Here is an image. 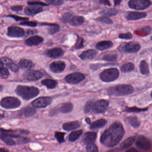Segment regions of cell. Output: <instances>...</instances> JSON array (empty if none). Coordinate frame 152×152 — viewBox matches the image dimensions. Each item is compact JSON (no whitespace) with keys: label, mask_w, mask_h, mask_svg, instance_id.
Instances as JSON below:
<instances>
[{"label":"cell","mask_w":152,"mask_h":152,"mask_svg":"<svg viewBox=\"0 0 152 152\" xmlns=\"http://www.w3.org/2000/svg\"><path fill=\"white\" fill-rule=\"evenodd\" d=\"M1 139L7 145L10 146L26 144L30 141V139L28 138L14 135L11 132H7L2 129L1 130Z\"/></svg>","instance_id":"2"},{"label":"cell","mask_w":152,"mask_h":152,"mask_svg":"<svg viewBox=\"0 0 152 152\" xmlns=\"http://www.w3.org/2000/svg\"><path fill=\"white\" fill-rule=\"evenodd\" d=\"M83 133L82 130L75 131L70 133L68 137V139L71 142H74L80 138Z\"/></svg>","instance_id":"32"},{"label":"cell","mask_w":152,"mask_h":152,"mask_svg":"<svg viewBox=\"0 0 152 152\" xmlns=\"http://www.w3.org/2000/svg\"><path fill=\"white\" fill-rule=\"evenodd\" d=\"M147 109V108H139L136 107H127L125 109V111L129 113H140L146 111Z\"/></svg>","instance_id":"42"},{"label":"cell","mask_w":152,"mask_h":152,"mask_svg":"<svg viewBox=\"0 0 152 152\" xmlns=\"http://www.w3.org/2000/svg\"><path fill=\"white\" fill-rule=\"evenodd\" d=\"M51 102L52 99L50 97H41L34 100L32 105L36 108H44L49 105Z\"/></svg>","instance_id":"11"},{"label":"cell","mask_w":152,"mask_h":152,"mask_svg":"<svg viewBox=\"0 0 152 152\" xmlns=\"http://www.w3.org/2000/svg\"><path fill=\"white\" fill-rule=\"evenodd\" d=\"M128 121L131 125L133 128H138L140 126V121L136 116H130L128 117Z\"/></svg>","instance_id":"35"},{"label":"cell","mask_w":152,"mask_h":152,"mask_svg":"<svg viewBox=\"0 0 152 152\" xmlns=\"http://www.w3.org/2000/svg\"><path fill=\"white\" fill-rule=\"evenodd\" d=\"M42 84L44 86H46L48 88H55L57 85V82L55 80H51V79H45L42 81Z\"/></svg>","instance_id":"27"},{"label":"cell","mask_w":152,"mask_h":152,"mask_svg":"<svg viewBox=\"0 0 152 152\" xmlns=\"http://www.w3.org/2000/svg\"><path fill=\"white\" fill-rule=\"evenodd\" d=\"M36 31H34V30H29V31H27V34H35V33H36Z\"/></svg>","instance_id":"55"},{"label":"cell","mask_w":152,"mask_h":152,"mask_svg":"<svg viewBox=\"0 0 152 152\" xmlns=\"http://www.w3.org/2000/svg\"><path fill=\"white\" fill-rule=\"evenodd\" d=\"M81 123L79 121L65 123L63 125V129L66 131H71L80 128Z\"/></svg>","instance_id":"22"},{"label":"cell","mask_w":152,"mask_h":152,"mask_svg":"<svg viewBox=\"0 0 152 152\" xmlns=\"http://www.w3.org/2000/svg\"><path fill=\"white\" fill-rule=\"evenodd\" d=\"M134 69V65L132 63H128L123 65L121 67V71L124 73L132 72Z\"/></svg>","instance_id":"36"},{"label":"cell","mask_w":152,"mask_h":152,"mask_svg":"<svg viewBox=\"0 0 152 152\" xmlns=\"http://www.w3.org/2000/svg\"><path fill=\"white\" fill-rule=\"evenodd\" d=\"M121 2V0H115L114 1V4L115 6L120 5Z\"/></svg>","instance_id":"57"},{"label":"cell","mask_w":152,"mask_h":152,"mask_svg":"<svg viewBox=\"0 0 152 152\" xmlns=\"http://www.w3.org/2000/svg\"><path fill=\"white\" fill-rule=\"evenodd\" d=\"M73 108V106L72 103L67 102L62 104L59 107L58 110L62 113H68L72 112Z\"/></svg>","instance_id":"23"},{"label":"cell","mask_w":152,"mask_h":152,"mask_svg":"<svg viewBox=\"0 0 152 152\" xmlns=\"http://www.w3.org/2000/svg\"><path fill=\"white\" fill-rule=\"evenodd\" d=\"M11 10L14 11H20L23 10V7L20 6H13L11 8Z\"/></svg>","instance_id":"52"},{"label":"cell","mask_w":152,"mask_h":152,"mask_svg":"<svg viewBox=\"0 0 152 152\" xmlns=\"http://www.w3.org/2000/svg\"><path fill=\"white\" fill-rule=\"evenodd\" d=\"M97 54V52L94 50H88L83 52L80 57L83 60H90L95 58Z\"/></svg>","instance_id":"20"},{"label":"cell","mask_w":152,"mask_h":152,"mask_svg":"<svg viewBox=\"0 0 152 152\" xmlns=\"http://www.w3.org/2000/svg\"><path fill=\"white\" fill-rule=\"evenodd\" d=\"M119 11L115 9H107L99 12V14L103 16H113L116 15Z\"/></svg>","instance_id":"31"},{"label":"cell","mask_w":152,"mask_h":152,"mask_svg":"<svg viewBox=\"0 0 152 152\" xmlns=\"http://www.w3.org/2000/svg\"><path fill=\"white\" fill-rule=\"evenodd\" d=\"M151 96L152 97V92H151Z\"/></svg>","instance_id":"60"},{"label":"cell","mask_w":152,"mask_h":152,"mask_svg":"<svg viewBox=\"0 0 152 152\" xmlns=\"http://www.w3.org/2000/svg\"><path fill=\"white\" fill-rule=\"evenodd\" d=\"M135 138L133 137L128 138L121 144L120 148L121 150H124L129 148L134 143Z\"/></svg>","instance_id":"29"},{"label":"cell","mask_w":152,"mask_h":152,"mask_svg":"<svg viewBox=\"0 0 152 152\" xmlns=\"http://www.w3.org/2000/svg\"><path fill=\"white\" fill-rule=\"evenodd\" d=\"M152 2L148 0H131L129 2V6L132 9L144 10L151 6Z\"/></svg>","instance_id":"8"},{"label":"cell","mask_w":152,"mask_h":152,"mask_svg":"<svg viewBox=\"0 0 152 152\" xmlns=\"http://www.w3.org/2000/svg\"><path fill=\"white\" fill-rule=\"evenodd\" d=\"M87 152H99L97 147L94 143L87 145Z\"/></svg>","instance_id":"45"},{"label":"cell","mask_w":152,"mask_h":152,"mask_svg":"<svg viewBox=\"0 0 152 152\" xmlns=\"http://www.w3.org/2000/svg\"><path fill=\"white\" fill-rule=\"evenodd\" d=\"M113 44L109 41H104L98 42L96 45V48L99 50H104L112 48Z\"/></svg>","instance_id":"25"},{"label":"cell","mask_w":152,"mask_h":152,"mask_svg":"<svg viewBox=\"0 0 152 152\" xmlns=\"http://www.w3.org/2000/svg\"><path fill=\"white\" fill-rule=\"evenodd\" d=\"M134 91L132 86L127 84H121L110 87L107 93L110 96H124L132 94Z\"/></svg>","instance_id":"4"},{"label":"cell","mask_w":152,"mask_h":152,"mask_svg":"<svg viewBox=\"0 0 152 152\" xmlns=\"http://www.w3.org/2000/svg\"><path fill=\"white\" fill-rule=\"evenodd\" d=\"M0 152H9L7 149L5 148H1L0 149Z\"/></svg>","instance_id":"59"},{"label":"cell","mask_w":152,"mask_h":152,"mask_svg":"<svg viewBox=\"0 0 152 152\" xmlns=\"http://www.w3.org/2000/svg\"><path fill=\"white\" fill-rule=\"evenodd\" d=\"M19 65L20 67L23 69H28L33 67L34 64L31 60L26 59H22L19 61Z\"/></svg>","instance_id":"28"},{"label":"cell","mask_w":152,"mask_h":152,"mask_svg":"<svg viewBox=\"0 0 152 152\" xmlns=\"http://www.w3.org/2000/svg\"><path fill=\"white\" fill-rule=\"evenodd\" d=\"M94 103L93 100H90L88 101L85 104V106H84V111L85 113H90L91 111L93 110L94 108Z\"/></svg>","instance_id":"37"},{"label":"cell","mask_w":152,"mask_h":152,"mask_svg":"<svg viewBox=\"0 0 152 152\" xmlns=\"http://www.w3.org/2000/svg\"><path fill=\"white\" fill-rule=\"evenodd\" d=\"M46 1L48 4L54 5V6H59L63 4L64 2L63 1H59V0H48V1Z\"/></svg>","instance_id":"47"},{"label":"cell","mask_w":152,"mask_h":152,"mask_svg":"<svg viewBox=\"0 0 152 152\" xmlns=\"http://www.w3.org/2000/svg\"><path fill=\"white\" fill-rule=\"evenodd\" d=\"M96 133L95 132H89L84 134L83 141L86 145H89L94 143L96 139Z\"/></svg>","instance_id":"19"},{"label":"cell","mask_w":152,"mask_h":152,"mask_svg":"<svg viewBox=\"0 0 152 152\" xmlns=\"http://www.w3.org/2000/svg\"><path fill=\"white\" fill-rule=\"evenodd\" d=\"M21 101L14 97H7L1 99V106L7 109H15L21 105Z\"/></svg>","instance_id":"6"},{"label":"cell","mask_w":152,"mask_h":152,"mask_svg":"<svg viewBox=\"0 0 152 152\" xmlns=\"http://www.w3.org/2000/svg\"><path fill=\"white\" fill-rule=\"evenodd\" d=\"M107 121L104 119H100L95 121L91 124L90 129L91 130H96L103 128L106 124Z\"/></svg>","instance_id":"26"},{"label":"cell","mask_w":152,"mask_h":152,"mask_svg":"<svg viewBox=\"0 0 152 152\" xmlns=\"http://www.w3.org/2000/svg\"><path fill=\"white\" fill-rule=\"evenodd\" d=\"M28 5L30 6H48V4H45L43 2L40 1H29L27 2Z\"/></svg>","instance_id":"50"},{"label":"cell","mask_w":152,"mask_h":152,"mask_svg":"<svg viewBox=\"0 0 152 152\" xmlns=\"http://www.w3.org/2000/svg\"><path fill=\"white\" fill-rule=\"evenodd\" d=\"M46 25L48 26V32L50 34H53L58 32L60 29V27L57 25L48 24H46Z\"/></svg>","instance_id":"38"},{"label":"cell","mask_w":152,"mask_h":152,"mask_svg":"<svg viewBox=\"0 0 152 152\" xmlns=\"http://www.w3.org/2000/svg\"><path fill=\"white\" fill-rule=\"evenodd\" d=\"M109 102L104 99L97 101L94 104L93 111L96 113H101L104 112L108 107Z\"/></svg>","instance_id":"14"},{"label":"cell","mask_w":152,"mask_h":152,"mask_svg":"<svg viewBox=\"0 0 152 152\" xmlns=\"http://www.w3.org/2000/svg\"><path fill=\"white\" fill-rule=\"evenodd\" d=\"M147 14L143 12H129L125 15V18L128 20H137L145 18Z\"/></svg>","instance_id":"17"},{"label":"cell","mask_w":152,"mask_h":152,"mask_svg":"<svg viewBox=\"0 0 152 152\" xmlns=\"http://www.w3.org/2000/svg\"><path fill=\"white\" fill-rule=\"evenodd\" d=\"M124 129L120 122H115L106 130L100 137V142L108 147L115 146L121 140L124 136Z\"/></svg>","instance_id":"1"},{"label":"cell","mask_w":152,"mask_h":152,"mask_svg":"<svg viewBox=\"0 0 152 152\" xmlns=\"http://www.w3.org/2000/svg\"><path fill=\"white\" fill-rule=\"evenodd\" d=\"M1 61L3 62L4 65L7 66L10 70L14 72H17L19 70V67L13 62L11 59L8 58L3 57L1 59Z\"/></svg>","instance_id":"18"},{"label":"cell","mask_w":152,"mask_h":152,"mask_svg":"<svg viewBox=\"0 0 152 152\" xmlns=\"http://www.w3.org/2000/svg\"><path fill=\"white\" fill-rule=\"evenodd\" d=\"M141 31H143L146 32L147 33H149L151 31L152 29L151 27H149V26H145V27H143V28H141L140 29Z\"/></svg>","instance_id":"54"},{"label":"cell","mask_w":152,"mask_h":152,"mask_svg":"<svg viewBox=\"0 0 152 152\" xmlns=\"http://www.w3.org/2000/svg\"><path fill=\"white\" fill-rule=\"evenodd\" d=\"M103 60L109 62H114L117 59V55L116 54H109L104 56Z\"/></svg>","instance_id":"39"},{"label":"cell","mask_w":152,"mask_h":152,"mask_svg":"<svg viewBox=\"0 0 152 152\" xmlns=\"http://www.w3.org/2000/svg\"><path fill=\"white\" fill-rule=\"evenodd\" d=\"M42 11V8L39 7H27L25 9V13L30 16L34 15Z\"/></svg>","instance_id":"24"},{"label":"cell","mask_w":152,"mask_h":152,"mask_svg":"<svg viewBox=\"0 0 152 152\" xmlns=\"http://www.w3.org/2000/svg\"><path fill=\"white\" fill-rule=\"evenodd\" d=\"M119 38L123 39H130L133 37L131 33L128 32L125 34H121L119 35Z\"/></svg>","instance_id":"49"},{"label":"cell","mask_w":152,"mask_h":152,"mask_svg":"<svg viewBox=\"0 0 152 152\" xmlns=\"http://www.w3.org/2000/svg\"><path fill=\"white\" fill-rule=\"evenodd\" d=\"M85 121L88 124H91V121L90 119L89 118H86L85 119Z\"/></svg>","instance_id":"58"},{"label":"cell","mask_w":152,"mask_h":152,"mask_svg":"<svg viewBox=\"0 0 152 152\" xmlns=\"http://www.w3.org/2000/svg\"><path fill=\"white\" fill-rule=\"evenodd\" d=\"M135 144L138 148L144 151L149 150L151 147V142L149 140L142 135L137 137Z\"/></svg>","instance_id":"9"},{"label":"cell","mask_w":152,"mask_h":152,"mask_svg":"<svg viewBox=\"0 0 152 152\" xmlns=\"http://www.w3.org/2000/svg\"><path fill=\"white\" fill-rule=\"evenodd\" d=\"M43 75L41 72L36 70H28L23 74V77L25 80L29 81H35L42 78Z\"/></svg>","instance_id":"12"},{"label":"cell","mask_w":152,"mask_h":152,"mask_svg":"<svg viewBox=\"0 0 152 152\" xmlns=\"http://www.w3.org/2000/svg\"><path fill=\"white\" fill-rule=\"evenodd\" d=\"M8 17L14 18L16 21H26V20H28L29 19V18H27L21 17L13 15H10L8 16Z\"/></svg>","instance_id":"51"},{"label":"cell","mask_w":152,"mask_h":152,"mask_svg":"<svg viewBox=\"0 0 152 152\" xmlns=\"http://www.w3.org/2000/svg\"><path fill=\"white\" fill-rule=\"evenodd\" d=\"M36 113V110L34 108L28 106L25 107L22 110V114L26 117H31L34 115Z\"/></svg>","instance_id":"33"},{"label":"cell","mask_w":152,"mask_h":152,"mask_svg":"<svg viewBox=\"0 0 152 152\" xmlns=\"http://www.w3.org/2000/svg\"><path fill=\"white\" fill-rule=\"evenodd\" d=\"M73 17L72 16V15L71 13H66V14H65L62 17L61 20L64 23H67L68 22L70 23L71 19H72Z\"/></svg>","instance_id":"44"},{"label":"cell","mask_w":152,"mask_h":152,"mask_svg":"<svg viewBox=\"0 0 152 152\" xmlns=\"http://www.w3.org/2000/svg\"><path fill=\"white\" fill-rule=\"evenodd\" d=\"M119 72L115 68H109L103 71L99 75L100 80L105 82H110L116 80L119 77Z\"/></svg>","instance_id":"5"},{"label":"cell","mask_w":152,"mask_h":152,"mask_svg":"<svg viewBox=\"0 0 152 152\" xmlns=\"http://www.w3.org/2000/svg\"><path fill=\"white\" fill-rule=\"evenodd\" d=\"M83 48V39L82 38L78 37L75 45L76 49H80Z\"/></svg>","instance_id":"46"},{"label":"cell","mask_w":152,"mask_h":152,"mask_svg":"<svg viewBox=\"0 0 152 152\" xmlns=\"http://www.w3.org/2000/svg\"><path fill=\"white\" fill-rule=\"evenodd\" d=\"M43 41L42 37L39 36H34L26 40L25 43L29 46H38Z\"/></svg>","instance_id":"21"},{"label":"cell","mask_w":152,"mask_h":152,"mask_svg":"<svg viewBox=\"0 0 152 152\" xmlns=\"http://www.w3.org/2000/svg\"><path fill=\"white\" fill-rule=\"evenodd\" d=\"M66 67L65 64L63 61H55L50 64V69L53 72L59 73L62 72Z\"/></svg>","instance_id":"15"},{"label":"cell","mask_w":152,"mask_h":152,"mask_svg":"<svg viewBox=\"0 0 152 152\" xmlns=\"http://www.w3.org/2000/svg\"><path fill=\"white\" fill-rule=\"evenodd\" d=\"M99 3L102 5H105V6H111V5L110 1H107V0H101L99 1Z\"/></svg>","instance_id":"53"},{"label":"cell","mask_w":152,"mask_h":152,"mask_svg":"<svg viewBox=\"0 0 152 152\" xmlns=\"http://www.w3.org/2000/svg\"><path fill=\"white\" fill-rule=\"evenodd\" d=\"M20 24L24 26H30V27H34L37 26V23L36 22L33 21L30 22H23L20 23Z\"/></svg>","instance_id":"48"},{"label":"cell","mask_w":152,"mask_h":152,"mask_svg":"<svg viewBox=\"0 0 152 152\" xmlns=\"http://www.w3.org/2000/svg\"><path fill=\"white\" fill-rule=\"evenodd\" d=\"M84 22V18L81 16H74L70 22L71 25L74 26H78L82 24Z\"/></svg>","instance_id":"30"},{"label":"cell","mask_w":152,"mask_h":152,"mask_svg":"<svg viewBox=\"0 0 152 152\" xmlns=\"http://www.w3.org/2000/svg\"><path fill=\"white\" fill-rule=\"evenodd\" d=\"M125 152H138V151H137V149H135V148H131V149L127 150V151Z\"/></svg>","instance_id":"56"},{"label":"cell","mask_w":152,"mask_h":152,"mask_svg":"<svg viewBox=\"0 0 152 152\" xmlns=\"http://www.w3.org/2000/svg\"><path fill=\"white\" fill-rule=\"evenodd\" d=\"M15 92L23 99L28 100L37 96L39 93V90L36 87L18 85L16 89Z\"/></svg>","instance_id":"3"},{"label":"cell","mask_w":152,"mask_h":152,"mask_svg":"<svg viewBox=\"0 0 152 152\" xmlns=\"http://www.w3.org/2000/svg\"><path fill=\"white\" fill-rule=\"evenodd\" d=\"M140 48V46L138 43L136 42H128L122 43L119 48V51L124 53H135L137 52Z\"/></svg>","instance_id":"7"},{"label":"cell","mask_w":152,"mask_h":152,"mask_svg":"<svg viewBox=\"0 0 152 152\" xmlns=\"http://www.w3.org/2000/svg\"><path fill=\"white\" fill-rule=\"evenodd\" d=\"M151 40H152V37H151Z\"/></svg>","instance_id":"61"},{"label":"cell","mask_w":152,"mask_h":152,"mask_svg":"<svg viewBox=\"0 0 152 152\" xmlns=\"http://www.w3.org/2000/svg\"><path fill=\"white\" fill-rule=\"evenodd\" d=\"M45 54L49 57L56 58L62 57L64 52L60 48H56L46 50Z\"/></svg>","instance_id":"16"},{"label":"cell","mask_w":152,"mask_h":152,"mask_svg":"<svg viewBox=\"0 0 152 152\" xmlns=\"http://www.w3.org/2000/svg\"><path fill=\"white\" fill-rule=\"evenodd\" d=\"M97 21L103 23L107 24H111L113 23V21L110 18L106 17H99L96 19Z\"/></svg>","instance_id":"43"},{"label":"cell","mask_w":152,"mask_h":152,"mask_svg":"<svg viewBox=\"0 0 152 152\" xmlns=\"http://www.w3.org/2000/svg\"><path fill=\"white\" fill-rule=\"evenodd\" d=\"M25 35L23 29L18 26H11L8 29L7 35L13 38H21Z\"/></svg>","instance_id":"13"},{"label":"cell","mask_w":152,"mask_h":152,"mask_svg":"<svg viewBox=\"0 0 152 152\" xmlns=\"http://www.w3.org/2000/svg\"><path fill=\"white\" fill-rule=\"evenodd\" d=\"M85 76L81 73L75 72L70 74L66 76L65 80L70 84H77L85 80Z\"/></svg>","instance_id":"10"},{"label":"cell","mask_w":152,"mask_h":152,"mask_svg":"<svg viewBox=\"0 0 152 152\" xmlns=\"http://www.w3.org/2000/svg\"><path fill=\"white\" fill-rule=\"evenodd\" d=\"M0 75L3 79H7L9 76V72L8 70L4 66L0 67Z\"/></svg>","instance_id":"41"},{"label":"cell","mask_w":152,"mask_h":152,"mask_svg":"<svg viewBox=\"0 0 152 152\" xmlns=\"http://www.w3.org/2000/svg\"><path fill=\"white\" fill-rule=\"evenodd\" d=\"M140 73L143 75H148L149 74L148 64L145 60H142L140 64Z\"/></svg>","instance_id":"34"},{"label":"cell","mask_w":152,"mask_h":152,"mask_svg":"<svg viewBox=\"0 0 152 152\" xmlns=\"http://www.w3.org/2000/svg\"><path fill=\"white\" fill-rule=\"evenodd\" d=\"M66 133L60 132H56L55 133V137L59 143L65 142L64 137Z\"/></svg>","instance_id":"40"}]
</instances>
